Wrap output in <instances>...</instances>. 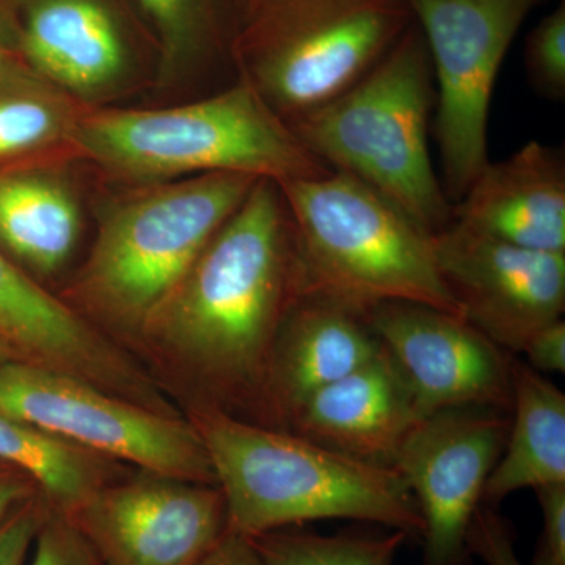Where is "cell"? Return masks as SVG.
<instances>
[{
	"mask_svg": "<svg viewBox=\"0 0 565 565\" xmlns=\"http://www.w3.org/2000/svg\"><path fill=\"white\" fill-rule=\"evenodd\" d=\"M299 299L288 207L277 182L258 180L143 333L182 360L210 394L206 407L273 427L274 345Z\"/></svg>",
	"mask_w": 565,
	"mask_h": 565,
	"instance_id": "1",
	"label": "cell"
},
{
	"mask_svg": "<svg viewBox=\"0 0 565 565\" xmlns=\"http://www.w3.org/2000/svg\"><path fill=\"white\" fill-rule=\"evenodd\" d=\"M192 424L225 498L232 533L255 537L315 520L348 519L422 542V512L393 467L206 405L193 414Z\"/></svg>",
	"mask_w": 565,
	"mask_h": 565,
	"instance_id": "2",
	"label": "cell"
},
{
	"mask_svg": "<svg viewBox=\"0 0 565 565\" xmlns=\"http://www.w3.org/2000/svg\"><path fill=\"white\" fill-rule=\"evenodd\" d=\"M434 109L433 65L414 22L362 79L289 128L330 170L370 185L434 234L452 222L430 158Z\"/></svg>",
	"mask_w": 565,
	"mask_h": 565,
	"instance_id": "3",
	"label": "cell"
},
{
	"mask_svg": "<svg viewBox=\"0 0 565 565\" xmlns=\"http://www.w3.org/2000/svg\"><path fill=\"white\" fill-rule=\"evenodd\" d=\"M73 150L131 181L237 173L281 184L332 172L243 81L166 109H84Z\"/></svg>",
	"mask_w": 565,
	"mask_h": 565,
	"instance_id": "4",
	"label": "cell"
},
{
	"mask_svg": "<svg viewBox=\"0 0 565 565\" xmlns=\"http://www.w3.org/2000/svg\"><path fill=\"white\" fill-rule=\"evenodd\" d=\"M278 185L291 217L302 297L362 316L390 302L460 316L435 266L430 234L381 193L333 170Z\"/></svg>",
	"mask_w": 565,
	"mask_h": 565,
	"instance_id": "5",
	"label": "cell"
},
{
	"mask_svg": "<svg viewBox=\"0 0 565 565\" xmlns=\"http://www.w3.org/2000/svg\"><path fill=\"white\" fill-rule=\"evenodd\" d=\"M256 181L196 174L125 196L104 215L74 297L107 321L143 332Z\"/></svg>",
	"mask_w": 565,
	"mask_h": 565,
	"instance_id": "6",
	"label": "cell"
},
{
	"mask_svg": "<svg viewBox=\"0 0 565 565\" xmlns=\"http://www.w3.org/2000/svg\"><path fill=\"white\" fill-rule=\"evenodd\" d=\"M407 0H245L241 81L291 122L362 79L414 24Z\"/></svg>",
	"mask_w": 565,
	"mask_h": 565,
	"instance_id": "7",
	"label": "cell"
},
{
	"mask_svg": "<svg viewBox=\"0 0 565 565\" xmlns=\"http://www.w3.org/2000/svg\"><path fill=\"white\" fill-rule=\"evenodd\" d=\"M0 414L148 473L217 486L192 422L132 403L73 375L22 360L0 364Z\"/></svg>",
	"mask_w": 565,
	"mask_h": 565,
	"instance_id": "8",
	"label": "cell"
},
{
	"mask_svg": "<svg viewBox=\"0 0 565 565\" xmlns=\"http://www.w3.org/2000/svg\"><path fill=\"white\" fill-rule=\"evenodd\" d=\"M539 0H407L429 51L441 185L452 204L489 162L487 125L498 73Z\"/></svg>",
	"mask_w": 565,
	"mask_h": 565,
	"instance_id": "9",
	"label": "cell"
},
{
	"mask_svg": "<svg viewBox=\"0 0 565 565\" xmlns=\"http://www.w3.org/2000/svg\"><path fill=\"white\" fill-rule=\"evenodd\" d=\"M511 414L455 408L423 418L392 467L414 494L424 522L422 565H471V520L503 452Z\"/></svg>",
	"mask_w": 565,
	"mask_h": 565,
	"instance_id": "10",
	"label": "cell"
},
{
	"mask_svg": "<svg viewBox=\"0 0 565 565\" xmlns=\"http://www.w3.org/2000/svg\"><path fill=\"white\" fill-rule=\"evenodd\" d=\"M66 516L102 565H199L228 531L217 486L148 471L107 482Z\"/></svg>",
	"mask_w": 565,
	"mask_h": 565,
	"instance_id": "11",
	"label": "cell"
},
{
	"mask_svg": "<svg viewBox=\"0 0 565 565\" xmlns=\"http://www.w3.org/2000/svg\"><path fill=\"white\" fill-rule=\"evenodd\" d=\"M435 266L460 316L509 353L563 319L565 253L530 250L452 221L430 234Z\"/></svg>",
	"mask_w": 565,
	"mask_h": 565,
	"instance_id": "12",
	"label": "cell"
},
{
	"mask_svg": "<svg viewBox=\"0 0 565 565\" xmlns=\"http://www.w3.org/2000/svg\"><path fill=\"white\" fill-rule=\"evenodd\" d=\"M364 319L407 381L419 418L465 407L511 414L514 353L462 316L390 302L367 311Z\"/></svg>",
	"mask_w": 565,
	"mask_h": 565,
	"instance_id": "13",
	"label": "cell"
},
{
	"mask_svg": "<svg viewBox=\"0 0 565 565\" xmlns=\"http://www.w3.org/2000/svg\"><path fill=\"white\" fill-rule=\"evenodd\" d=\"M0 338L22 362L73 375L132 403L170 414L151 382L125 353L68 305L44 291L2 248Z\"/></svg>",
	"mask_w": 565,
	"mask_h": 565,
	"instance_id": "14",
	"label": "cell"
},
{
	"mask_svg": "<svg viewBox=\"0 0 565 565\" xmlns=\"http://www.w3.org/2000/svg\"><path fill=\"white\" fill-rule=\"evenodd\" d=\"M452 221L530 250L565 253L563 151L531 140L511 158L487 162Z\"/></svg>",
	"mask_w": 565,
	"mask_h": 565,
	"instance_id": "15",
	"label": "cell"
},
{
	"mask_svg": "<svg viewBox=\"0 0 565 565\" xmlns=\"http://www.w3.org/2000/svg\"><path fill=\"white\" fill-rule=\"evenodd\" d=\"M422 422L414 394L388 352L311 394L288 430L364 462L392 467L397 449Z\"/></svg>",
	"mask_w": 565,
	"mask_h": 565,
	"instance_id": "16",
	"label": "cell"
},
{
	"mask_svg": "<svg viewBox=\"0 0 565 565\" xmlns=\"http://www.w3.org/2000/svg\"><path fill=\"white\" fill-rule=\"evenodd\" d=\"M20 50L36 76L71 98L103 95L128 66L125 33L104 0H31Z\"/></svg>",
	"mask_w": 565,
	"mask_h": 565,
	"instance_id": "17",
	"label": "cell"
},
{
	"mask_svg": "<svg viewBox=\"0 0 565 565\" xmlns=\"http://www.w3.org/2000/svg\"><path fill=\"white\" fill-rule=\"evenodd\" d=\"M384 351L364 316L302 297L294 303L275 341L269 375L273 426L288 430L297 408L323 386Z\"/></svg>",
	"mask_w": 565,
	"mask_h": 565,
	"instance_id": "18",
	"label": "cell"
},
{
	"mask_svg": "<svg viewBox=\"0 0 565 565\" xmlns=\"http://www.w3.org/2000/svg\"><path fill=\"white\" fill-rule=\"evenodd\" d=\"M565 482V394L514 359L512 411L500 459L487 479L482 504L497 505L523 489Z\"/></svg>",
	"mask_w": 565,
	"mask_h": 565,
	"instance_id": "19",
	"label": "cell"
},
{
	"mask_svg": "<svg viewBox=\"0 0 565 565\" xmlns=\"http://www.w3.org/2000/svg\"><path fill=\"white\" fill-rule=\"evenodd\" d=\"M82 215L76 195L54 173L0 170V248L40 275L55 274L76 248Z\"/></svg>",
	"mask_w": 565,
	"mask_h": 565,
	"instance_id": "20",
	"label": "cell"
},
{
	"mask_svg": "<svg viewBox=\"0 0 565 565\" xmlns=\"http://www.w3.org/2000/svg\"><path fill=\"white\" fill-rule=\"evenodd\" d=\"M0 463L31 478L54 511L70 515L117 478L115 460L0 414Z\"/></svg>",
	"mask_w": 565,
	"mask_h": 565,
	"instance_id": "21",
	"label": "cell"
},
{
	"mask_svg": "<svg viewBox=\"0 0 565 565\" xmlns=\"http://www.w3.org/2000/svg\"><path fill=\"white\" fill-rule=\"evenodd\" d=\"M79 104L50 82L11 70L0 79V162L73 150Z\"/></svg>",
	"mask_w": 565,
	"mask_h": 565,
	"instance_id": "22",
	"label": "cell"
},
{
	"mask_svg": "<svg viewBox=\"0 0 565 565\" xmlns=\"http://www.w3.org/2000/svg\"><path fill=\"white\" fill-rule=\"evenodd\" d=\"M264 565H394L408 541L403 531L323 535L281 527L248 537Z\"/></svg>",
	"mask_w": 565,
	"mask_h": 565,
	"instance_id": "23",
	"label": "cell"
},
{
	"mask_svg": "<svg viewBox=\"0 0 565 565\" xmlns=\"http://www.w3.org/2000/svg\"><path fill=\"white\" fill-rule=\"evenodd\" d=\"M147 14L162 52L163 70L191 61L211 43V0H137Z\"/></svg>",
	"mask_w": 565,
	"mask_h": 565,
	"instance_id": "24",
	"label": "cell"
},
{
	"mask_svg": "<svg viewBox=\"0 0 565 565\" xmlns=\"http://www.w3.org/2000/svg\"><path fill=\"white\" fill-rule=\"evenodd\" d=\"M525 66L531 85L545 98L563 102L565 98V3L527 35Z\"/></svg>",
	"mask_w": 565,
	"mask_h": 565,
	"instance_id": "25",
	"label": "cell"
},
{
	"mask_svg": "<svg viewBox=\"0 0 565 565\" xmlns=\"http://www.w3.org/2000/svg\"><path fill=\"white\" fill-rule=\"evenodd\" d=\"M29 556L28 565H102L84 534L51 505Z\"/></svg>",
	"mask_w": 565,
	"mask_h": 565,
	"instance_id": "26",
	"label": "cell"
},
{
	"mask_svg": "<svg viewBox=\"0 0 565 565\" xmlns=\"http://www.w3.org/2000/svg\"><path fill=\"white\" fill-rule=\"evenodd\" d=\"M468 550L487 565H523L515 553L514 527L494 505H479L468 531Z\"/></svg>",
	"mask_w": 565,
	"mask_h": 565,
	"instance_id": "27",
	"label": "cell"
},
{
	"mask_svg": "<svg viewBox=\"0 0 565 565\" xmlns=\"http://www.w3.org/2000/svg\"><path fill=\"white\" fill-rule=\"evenodd\" d=\"M50 504L36 494L0 525V565H25Z\"/></svg>",
	"mask_w": 565,
	"mask_h": 565,
	"instance_id": "28",
	"label": "cell"
},
{
	"mask_svg": "<svg viewBox=\"0 0 565 565\" xmlns=\"http://www.w3.org/2000/svg\"><path fill=\"white\" fill-rule=\"evenodd\" d=\"M534 492L544 527L531 565H565V482L539 487Z\"/></svg>",
	"mask_w": 565,
	"mask_h": 565,
	"instance_id": "29",
	"label": "cell"
},
{
	"mask_svg": "<svg viewBox=\"0 0 565 565\" xmlns=\"http://www.w3.org/2000/svg\"><path fill=\"white\" fill-rule=\"evenodd\" d=\"M526 364L537 373L564 374L565 371V322L559 321L542 327L526 341L522 352Z\"/></svg>",
	"mask_w": 565,
	"mask_h": 565,
	"instance_id": "30",
	"label": "cell"
},
{
	"mask_svg": "<svg viewBox=\"0 0 565 565\" xmlns=\"http://www.w3.org/2000/svg\"><path fill=\"white\" fill-rule=\"evenodd\" d=\"M36 494L40 490L31 478L0 463V525Z\"/></svg>",
	"mask_w": 565,
	"mask_h": 565,
	"instance_id": "31",
	"label": "cell"
},
{
	"mask_svg": "<svg viewBox=\"0 0 565 565\" xmlns=\"http://www.w3.org/2000/svg\"><path fill=\"white\" fill-rule=\"evenodd\" d=\"M199 565H264L250 539L226 531Z\"/></svg>",
	"mask_w": 565,
	"mask_h": 565,
	"instance_id": "32",
	"label": "cell"
},
{
	"mask_svg": "<svg viewBox=\"0 0 565 565\" xmlns=\"http://www.w3.org/2000/svg\"><path fill=\"white\" fill-rule=\"evenodd\" d=\"M11 70H13V66H11L10 62V52L7 50L3 40L0 39V79H2L3 76H7Z\"/></svg>",
	"mask_w": 565,
	"mask_h": 565,
	"instance_id": "33",
	"label": "cell"
},
{
	"mask_svg": "<svg viewBox=\"0 0 565 565\" xmlns=\"http://www.w3.org/2000/svg\"><path fill=\"white\" fill-rule=\"evenodd\" d=\"M11 360H20L18 359L17 353H14L13 349L10 348L6 341L0 338V364L6 362H11Z\"/></svg>",
	"mask_w": 565,
	"mask_h": 565,
	"instance_id": "34",
	"label": "cell"
}]
</instances>
